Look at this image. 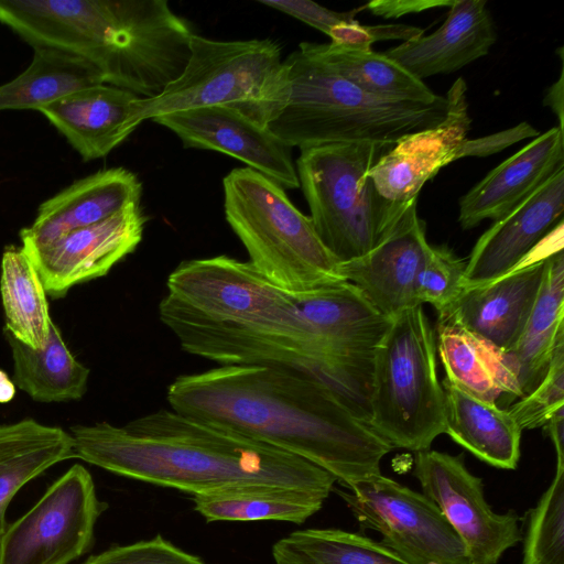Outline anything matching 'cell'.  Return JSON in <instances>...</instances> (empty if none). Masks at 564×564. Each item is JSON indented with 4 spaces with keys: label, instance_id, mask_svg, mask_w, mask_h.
<instances>
[{
    "label": "cell",
    "instance_id": "obj_1",
    "mask_svg": "<svg viewBox=\"0 0 564 564\" xmlns=\"http://www.w3.org/2000/svg\"><path fill=\"white\" fill-rule=\"evenodd\" d=\"M171 409L323 468L344 487L377 476L392 447L319 381L291 369L225 365L177 377Z\"/></svg>",
    "mask_w": 564,
    "mask_h": 564
},
{
    "label": "cell",
    "instance_id": "obj_2",
    "mask_svg": "<svg viewBox=\"0 0 564 564\" xmlns=\"http://www.w3.org/2000/svg\"><path fill=\"white\" fill-rule=\"evenodd\" d=\"M75 457L119 476L192 496L274 486L328 497L337 481L299 456L173 409L70 427Z\"/></svg>",
    "mask_w": 564,
    "mask_h": 564
},
{
    "label": "cell",
    "instance_id": "obj_3",
    "mask_svg": "<svg viewBox=\"0 0 564 564\" xmlns=\"http://www.w3.org/2000/svg\"><path fill=\"white\" fill-rule=\"evenodd\" d=\"M284 64L288 99L267 129L290 148L357 142L394 145L447 116L446 97L424 104L371 95L300 46Z\"/></svg>",
    "mask_w": 564,
    "mask_h": 564
},
{
    "label": "cell",
    "instance_id": "obj_4",
    "mask_svg": "<svg viewBox=\"0 0 564 564\" xmlns=\"http://www.w3.org/2000/svg\"><path fill=\"white\" fill-rule=\"evenodd\" d=\"M183 73L152 98L132 101L128 129L145 120L192 108L220 106L267 128L284 107L288 69L270 39L217 41L193 34Z\"/></svg>",
    "mask_w": 564,
    "mask_h": 564
},
{
    "label": "cell",
    "instance_id": "obj_5",
    "mask_svg": "<svg viewBox=\"0 0 564 564\" xmlns=\"http://www.w3.org/2000/svg\"><path fill=\"white\" fill-rule=\"evenodd\" d=\"M393 145L338 143L301 150L300 186L323 245L338 263L358 259L382 243L416 200L384 198L368 171Z\"/></svg>",
    "mask_w": 564,
    "mask_h": 564
},
{
    "label": "cell",
    "instance_id": "obj_6",
    "mask_svg": "<svg viewBox=\"0 0 564 564\" xmlns=\"http://www.w3.org/2000/svg\"><path fill=\"white\" fill-rule=\"evenodd\" d=\"M223 186L226 220L268 281L295 295L345 281L311 218L283 187L249 167L230 171Z\"/></svg>",
    "mask_w": 564,
    "mask_h": 564
},
{
    "label": "cell",
    "instance_id": "obj_7",
    "mask_svg": "<svg viewBox=\"0 0 564 564\" xmlns=\"http://www.w3.org/2000/svg\"><path fill=\"white\" fill-rule=\"evenodd\" d=\"M193 34L165 0H95L82 56L105 84L152 98L183 73Z\"/></svg>",
    "mask_w": 564,
    "mask_h": 564
},
{
    "label": "cell",
    "instance_id": "obj_8",
    "mask_svg": "<svg viewBox=\"0 0 564 564\" xmlns=\"http://www.w3.org/2000/svg\"><path fill=\"white\" fill-rule=\"evenodd\" d=\"M369 426L392 448L429 449L445 430L436 338L423 306L392 318L373 352Z\"/></svg>",
    "mask_w": 564,
    "mask_h": 564
},
{
    "label": "cell",
    "instance_id": "obj_9",
    "mask_svg": "<svg viewBox=\"0 0 564 564\" xmlns=\"http://www.w3.org/2000/svg\"><path fill=\"white\" fill-rule=\"evenodd\" d=\"M166 286V296L207 319L295 334L316 344L296 295L272 284L249 261L224 254L186 260L169 275Z\"/></svg>",
    "mask_w": 564,
    "mask_h": 564
},
{
    "label": "cell",
    "instance_id": "obj_10",
    "mask_svg": "<svg viewBox=\"0 0 564 564\" xmlns=\"http://www.w3.org/2000/svg\"><path fill=\"white\" fill-rule=\"evenodd\" d=\"M336 491L362 529L406 564H471L466 547L438 507L381 474Z\"/></svg>",
    "mask_w": 564,
    "mask_h": 564
},
{
    "label": "cell",
    "instance_id": "obj_11",
    "mask_svg": "<svg viewBox=\"0 0 564 564\" xmlns=\"http://www.w3.org/2000/svg\"><path fill=\"white\" fill-rule=\"evenodd\" d=\"M107 505L90 473L74 464L0 538V564H69L94 543Z\"/></svg>",
    "mask_w": 564,
    "mask_h": 564
},
{
    "label": "cell",
    "instance_id": "obj_12",
    "mask_svg": "<svg viewBox=\"0 0 564 564\" xmlns=\"http://www.w3.org/2000/svg\"><path fill=\"white\" fill-rule=\"evenodd\" d=\"M413 475L462 539L471 564H497L521 540L518 516L492 511L481 478L467 469L463 455L415 452Z\"/></svg>",
    "mask_w": 564,
    "mask_h": 564
},
{
    "label": "cell",
    "instance_id": "obj_13",
    "mask_svg": "<svg viewBox=\"0 0 564 564\" xmlns=\"http://www.w3.org/2000/svg\"><path fill=\"white\" fill-rule=\"evenodd\" d=\"M152 120L174 132L184 148L225 153L283 188L300 187L292 148L235 109L199 107Z\"/></svg>",
    "mask_w": 564,
    "mask_h": 564
},
{
    "label": "cell",
    "instance_id": "obj_14",
    "mask_svg": "<svg viewBox=\"0 0 564 564\" xmlns=\"http://www.w3.org/2000/svg\"><path fill=\"white\" fill-rule=\"evenodd\" d=\"M145 217L132 204L98 224L75 229L53 242L24 250L35 265L46 294L63 297L76 284L106 275L140 243Z\"/></svg>",
    "mask_w": 564,
    "mask_h": 564
},
{
    "label": "cell",
    "instance_id": "obj_15",
    "mask_svg": "<svg viewBox=\"0 0 564 564\" xmlns=\"http://www.w3.org/2000/svg\"><path fill=\"white\" fill-rule=\"evenodd\" d=\"M541 245L538 252L536 248L503 275L466 286L438 317L457 323L502 352L510 351L522 334L538 297L546 258L558 251H545Z\"/></svg>",
    "mask_w": 564,
    "mask_h": 564
},
{
    "label": "cell",
    "instance_id": "obj_16",
    "mask_svg": "<svg viewBox=\"0 0 564 564\" xmlns=\"http://www.w3.org/2000/svg\"><path fill=\"white\" fill-rule=\"evenodd\" d=\"M466 91L465 82L458 78L447 93L444 121L403 137L368 171L384 198L402 204L416 200L423 185L457 160V151L470 128Z\"/></svg>",
    "mask_w": 564,
    "mask_h": 564
},
{
    "label": "cell",
    "instance_id": "obj_17",
    "mask_svg": "<svg viewBox=\"0 0 564 564\" xmlns=\"http://www.w3.org/2000/svg\"><path fill=\"white\" fill-rule=\"evenodd\" d=\"M564 169L494 224L465 263V285L497 279L523 262L563 223Z\"/></svg>",
    "mask_w": 564,
    "mask_h": 564
},
{
    "label": "cell",
    "instance_id": "obj_18",
    "mask_svg": "<svg viewBox=\"0 0 564 564\" xmlns=\"http://www.w3.org/2000/svg\"><path fill=\"white\" fill-rule=\"evenodd\" d=\"M431 245L425 224L411 206L395 230L367 254L338 264L343 280L354 284L384 316L392 319L421 305L415 297V280Z\"/></svg>",
    "mask_w": 564,
    "mask_h": 564
},
{
    "label": "cell",
    "instance_id": "obj_19",
    "mask_svg": "<svg viewBox=\"0 0 564 564\" xmlns=\"http://www.w3.org/2000/svg\"><path fill=\"white\" fill-rule=\"evenodd\" d=\"M142 185L124 167L100 170L75 181L43 202L34 221L20 231L22 248H42L75 229L98 224L132 204H140Z\"/></svg>",
    "mask_w": 564,
    "mask_h": 564
},
{
    "label": "cell",
    "instance_id": "obj_20",
    "mask_svg": "<svg viewBox=\"0 0 564 564\" xmlns=\"http://www.w3.org/2000/svg\"><path fill=\"white\" fill-rule=\"evenodd\" d=\"M564 169V132L554 127L491 170L459 200L465 230L485 219L497 221Z\"/></svg>",
    "mask_w": 564,
    "mask_h": 564
},
{
    "label": "cell",
    "instance_id": "obj_21",
    "mask_svg": "<svg viewBox=\"0 0 564 564\" xmlns=\"http://www.w3.org/2000/svg\"><path fill=\"white\" fill-rule=\"evenodd\" d=\"M296 304L313 340L335 356H373L392 321L347 281L296 295Z\"/></svg>",
    "mask_w": 564,
    "mask_h": 564
},
{
    "label": "cell",
    "instance_id": "obj_22",
    "mask_svg": "<svg viewBox=\"0 0 564 564\" xmlns=\"http://www.w3.org/2000/svg\"><path fill=\"white\" fill-rule=\"evenodd\" d=\"M497 40L484 0H455L445 22L431 35L403 42L384 52L416 78L458 70L488 54Z\"/></svg>",
    "mask_w": 564,
    "mask_h": 564
},
{
    "label": "cell",
    "instance_id": "obj_23",
    "mask_svg": "<svg viewBox=\"0 0 564 564\" xmlns=\"http://www.w3.org/2000/svg\"><path fill=\"white\" fill-rule=\"evenodd\" d=\"M137 98L126 89L98 84L69 93L37 111L88 162L106 156L132 133L128 120Z\"/></svg>",
    "mask_w": 564,
    "mask_h": 564
},
{
    "label": "cell",
    "instance_id": "obj_24",
    "mask_svg": "<svg viewBox=\"0 0 564 564\" xmlns=\"http://www.w3.org/2000/svg\"><path fill=\"white\" fill-rule=\"evenodd\" d=\"M445 430L454 442L480 460L514 469L522 430L508 409L482 400L444 379Z\"/></svg>",
    "mask_w": 564,
    "mask_h": 564
},
{
    "label": "cell",
    "instance_id": "obj_25",
    "mask_svg": "<svg viewBox=\"0 0 564 564\" xmlns=\"http://www.w3.org/2000/svg\"><path fill=\"white\" fill-rule=\"evenodd\" d=\"M561 341H564L563 249L546 258L542 284L524 329L512 349L505 352L520 399L542 380Z\"/></svg>",
    "mask_w": 564,
    "mask_h": 564
},
{
    "label": "cell",
    "instance_id": "obj_26",
    "mask_svg": "<svg viewBox=\"0 0 564 564\" xmlns=\"http://www.w3.org/2000/svg\"><path fill=\"white\" fill-rule=\"evenodd\" d=\"M435 338L446 380L497 404L499 400L511 404L520 399L505 352L444 317L437 319Z\"/></svg>",
    "mask_w": 564,
    "mask_h": 564
},
{
    "label": "cell",
    "instance_id": "obj_27",
    "mask_svg": "<svg viewBox=\"0 0 564 564\" xmlns=\"http://www.w3.org/2000/svg\"><path fill=\"white\" fill-rule=\"evenodd\" d=\"M75 458L70 433L32 419L0 425V538L15 494L50 467Z\"/></svg>",
    "mask_w": 564,
    "mask_h": 564
},
{
    "label": "cell",
    "instance_id": "obj_28",
    "mask_svg": "<svg viewBox=\"0 0 564 564\" xmlns=\"http://www.w3.org/2000/svg\"><path fill=\"white\" fill-rule=\"evenodd\" d=\"M13 360L15 387L37 402H67L83 398L89 369L67 348L59 329L52 323L44 346L34 349L4 332Z\"/></svg>",
    "mask_w": 564,
    "mask_h": 564
},
{
    "label": "cell",
    "instance_id": "obj_29",
    "mask_svg": "<svg viewBox=\"0 0 564 564\" xmlns=\"http://www.w3.org/2000/svg\"><path fill=\"white\" fill-rule=\"evenodd\" d=\"M28 68L0 85V111L33 109L75 90L105 84L99 70L73 54L47 47H34Z\"/></svg>",
    "mask_w": 564,
    "mask_h": 564
},
{
    "label": "cell",
    "instance_id": "obj_30",
    "mask_svg": "<svg viewBox=\"0 0 564 564\" xmlns=\"http://www.w3.org/2000/svg\"><path fill=\"white\" fill-rule=\"evenodd\" d=\"M206 521H283L301 524L321 510L326 497L283 487L251 486L192 497Z\"/></svg>",
    "mask_w": 564,
    "mask_h": 564
},
{
    "label": "cell",
    "instance_id": "obj_31",
    "mask_svg": "<svg viewBox=\"0 0 564 564\" xmlns=\"http://www.w3.org/2000/svg\"><path fill=\"white\" fill-rule=\"evenodd\" d=\"M299 46L371 95L424 104H434L444 98L433 93L423 80L413 76L384 53L348 48L332 42H302Z\"/></svg>",
    "mask_w": 564,
    "mask_h": 564
},
{
    "label": "cell",
    "instance_id": "obj_32",
    "mask_svg": "<svg viewBox=\"0 0 564 564\" xmlns=\"http://www.w3.org/2000/svg\"><path fill=\"white\" fill-rule=\"evenodd\" d=\"M0 293L4 332L39 349L47 340L53 321L40 274L22 247L9 246L1 258Z\"/></svg>",
    "mask_w": 564,
    "mask_h": 564
},
{
    "label": "cell",
    "instance_id": "obj_33",
    "mask_svg": "<svg viewBox=\"0 0 564 564\" xmlns=\"http://www.w3.org/2000/svg\"><path fill=\"white\" fill-rule=\"evenodd\" d=\"M274 564H406L381 542L339 529L291 532L272 546Z\"/></svg>",
    "mask_w": 564,
    "mask_h": 564
},
{
    "label": "cell",
    "instance_id": "obj_34",
    "mask_svg": "<svg viewBox=\"0 0 564 564\" xmlns=\"http://www.w3.org/2000/svg\"><path fill=\"white\" fill-rule=\"evenodd\" d=\"M522 564H564V468L530 511Z\"/></svg>",
    "mask_w": 564,
    "mask_h": 564
},
{
    "label": "cell",
    "instance_id": "obj_35",
    "mask_svg": "<svg viewBox=\"0 0 564 564\" xmlns=\"http://www.w3.org/2000/svg\"><path fill=\"white\" fill-rule=\"evenodd\" d=\"M465 288V263L447 248L430 246L415 280L419 304L429 303L442 314Z\"/></svg>",
    "mask_w": 564,
    "mask_h": 564
},
{
    "label": "cell",
    "instance_id": "obj_36",
    "mask_svg": "<svg viewBox=\"0 0 564 564\" xmlns=\"http://www.w3.org/2000/svg\"><path fill=\"white\" fill-rule=\"evenodd\" d=\"M561 408H564V341L556 346L539 384L507 409L521 430H532L543 427Z\"/></svg>",
    "mask_w": 564,
    "mask_h": 564
},
{
    "label": "cell",
    "instance_id": "obj_37",
    "mask_svg": "<svg viewBox=\"0 0 564 564\" xmlns=\"http://www.w3.org/2000/svg\"><path fill=\"white\" fill-rule=\"evenodd\" d=\"M83 564H206L199 556L175 546L158 534L151 540L112 546Z\"/></svg>",
    "mask_w": 564,
    "mask_h": 564
},
{
    "label": "cell",
    "instance_id": "obj_38",
    "mask_svg": "<svg viewBox=\"0 0 564 564\" xmlns=\"http://www.w3.org/2000/svg\"><path fill=\"white\" fill-rule=\"evenodd\" d=\"M423 29L406 24L364 25L357 20L345 22L332 29L330 42L348 48L371 50L378 41L401 40L409 42L421 37Z\"/></svg>",
    "mask_w": 564,
    "mask_h": 564
},
{
    "label": "cell",
    "instance_id": "obj_39",
    "mask_svg": "<svg viewBox=\"0 0 564 564\" xmlns=\"http://www.w3.org/2000/svg\"><path fill=\"white\" fill-rule=\"evenodd\" d=\"M261 4L291 15L328 35L333 28L351 22L365 6L346 12H337L308 0H259Z\"/></svg>",
    "mask_w": 564,
    "mask_h": 564
},
{
    "label": "cell",
    "instance_id": "obj_40",
    "mask_svg": "<svg viewBox=\"0 0 564 564\" xmlns=\"http://www.w3.org/2000/svg\"><path fill=\"white\" fill-rule=\"evenodd\" d=\"M540 132L528 122L478 139H465L457 151V159L465 156H487L502 151L527 138H536Z\"/></svg>",
    "mask_w": 564,
    "mask_h": 564
},
{
    "label": "cell",
    "instance_id": "obj_41",
    "mask_svg": "<svg viewBox=\"0 0 564 564\" xmlns=\"http://www.w3.org/2000/svg\"><path fill=\"white\" fill-rule=\"evenodd\" d=\"M453 0H375L365 4V9L384 19L399 18L438 7H451Z\"/></svg>",
    "mask_w": 564,
    "mask_h": 564
},
{
    "label": "cell",
    "instance_id": "obj_42",
    "mask_svg": "<svg viewBox=\"0 0 564 564\" xmlns=\"http://www.w3.org/2000/svg\"><path fill=\"white\" fill-rule=\"evenodd\" d=\"M556 453V468H564V408L557 410L543 425Z\"/></svg>",
    "mask_w": 564,
    "mask_h": 564
},
{
    "label": "cell",
    "instance_id": "obj_43",
    "mask_svg": "<svg viewBox=\"0 0 564 564\" xmlns=\"http://www.w3.org/2000/svg\"><path fill=\"white\" fill-rule=\"evenodd\" d=\"M564 75L563 68L561 69V74L558 79L552 84L544 96L543 105L551 108L553 113L556 116L558 126L563 129L564 124Z\"/></svg>",
    "mask_w": 564,
    "mask_h": 564
},
{
    "label": "cell",
    "instance_id": "obj_44",
    "mask_svg": "<svg viewBox=\"0 0 564 564\" xmlns=\"http://www.w3.org/2000/svg\"><path fill=\"white\" fill-rule=\"evenodd\" d=\"M17 392V387L13 379L0 369V403H8L12 401Z\"/></svg>",
    "mask_w": 564,
    "mask_h": 564
}]
</instances>
